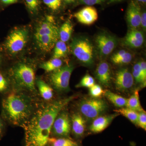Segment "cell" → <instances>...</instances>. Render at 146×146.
I'll list each match as a JSON object with an SVG mask.
<instances>
[{
	"label": "cell",
	"mask_w": 146,
	"mask_h": 146,
	"mask_svg": "<svg viewBox=\"0 0 146 146\" xmlns=\"http://www.w3.org/2000/svg\"><path fill=\"white\" fill-rule=\"evenodd\" d=\"M68 97L42 106L35 110L23 127L26 146H46L55 119L63 108L74 98Z\"/></svg>",
	"instance_id": "obj_1"
},
{
	"label": "cell",
	"mask_w": 146,
	"mask_h": 146,
	"mask_svg": "<svg viewBox=\"0 0 146 146\" xmlns=\"http://www.w3.org/2000/svg\"><path fill=\"white\" fill-rule=\"evenodd\" d=\"M35 110L33 100L25 91H12L2 100L1 117L11 124L23 126Z\"/></svg>",
	"instance_id": "obj_2"
},
{
	"label": "cell",
	"mask_w": 146,
	"mask_h": 146,
	"mask_svg": "<svg viewBox=\"0 0 146 146\" xmlns=\"http://www.w3.org/2000/svg\"><path fill=\"white\" fill-rule=\"evenodd\" d=\"M10 75L18 91L36 93L35 73L30 65L21 63L16 64L10 71Z\"/></svg>",
	"instance_id": "obj_3"
},
{
	"label": "cell",
	"mask_w": 146,
	"mask_h": 146,
	"mask_svg": "<svg viewBox=\"0 0 146 146\" xmlns=\"http://www.w3.org/2000/svg\"><path fill=\"white\" fill-rule=\"evenodd\" d=\"M70 48L73 54L82 63L87 65L94 63V47L88 38L84 36L74 38Z\"/></svg>",
	"instance_id": "obj_4"
},
{
	"label": "cell",
	"mask_w": 146,
	"mask_h": 146,
	"mask_svg": "<svg viewBox=\"0 0 146 146\" xmlns=\"http://www.w3.org/2000/svg\"><path fill=\"white\" fill-rule=\"evenodd\" d=\"M80 113L85 119L93 121L107 110V102L98 98H86L80 100L78 104Z\"/></svg>",
	"instance_id": "obj_5"
},
{
	"label": "cell",
	"mask_w": 146,
	"mask_h": 146,
	"mask_svg": "<svg viewBox=\"0 0 146 146\" xmlns=\"http://www.w3.org/2000/svg\"><path fill=\"white\" fill-rule=\"evenodd\" d=\"M72 64L62 66L50 75V82L53 87L58 92H64L69 89L70 79L74 70Z\"/></svg>",
	"instance_id": "obj_6"
},
{
	"label": "cell",
	"mask_w": 146,
	"mask_h": 146,
	"mask_svg": "<svg viewBox=\"0 0 146 146\" xmlns=\"http://www.w3.org/2000/svg\"><path fill=\"white\" fill-rule=\"evenodd\" d=\"M29 38V31L26 29H16L7 36L5 46L12 54L20 52L26 45Z\"/></svg>",
	"instance_id": "obj_7"
},
{
	"label": "cell",
	"mask_w": 146,
	"mask_h": 146,
	"mask_svg": "<svg viewBox=\"0 0 146 146\" xmlns=\"http://www.w3.org/2000/svg\"><path fill=\"white\" fill-rule=\"evenodd\" d=\"M71 130V121L66 112H60L55 119L52 130L55 136L66 137L69 136Z\"/></svg>",
	"instance_id": "obj_8"
},
{
	"label": "cell",
	"mask_w": 146,
	"mask_h": 146,
	"mask_svg": "<svg viewBox=\"0 0 146 146\" xmlns=\"http://www.w3.org/2000/svg\"><path fill=\"white\" fill-rule=\"evenodd\" d=\"M97 46L100 54L108 55L113 51L117 46V39L114 36L106 33H101L96 38Z\"/></svg>",
	"instance_id": "obj_9"
},
{
	"label": "cell",
	"mask_w": 146,
	"mask_h": 146,
	"mask_svg": "<svg viewBox=\"0 0 146 146\" xmlns=\"http://www.w3.org/2000/svg\"><path fill=\"white\" fill-rule=\"evenodd\" d=\"M134 79L132 74L127 68L120 69L115 76V84L116 89L123 91L130 89L133 84Z\"/></svg>",
	"instance_id": "obj_10"
},
{
	"label": "cell",
	"mask_w": 146,
	"mask_h": 146,
	"mask_svg": "<svg viewBox=\"0 0 146 146\" xmlns=\"http://www.w3.org/2000/svg\"><path fill=\"white\" fill-rule=\"evenodd\" d=\"M74 16L80 23L87 25L94 24L98 18L97 9L90 6L82 8L75 13Z\"/></svg>",
	"instance_id": "obj_11"
},
{
	"label": "cell",
	"mask_w": 146,
	"mask_h": 146,
	"mask_svg": "<svg viewBox=\"0 0 146 146\" xmlns=\"http://www.w3.org/2000/svg\"><path fill=\"white\" fill-rule=\"evenodd\" d=\"M140 6L136 2H131L127 12V19L129 25L133 29H136L141 26V17Z\"/></svg>",
	"instance_id": "obj_12"
},
{
	"label": "cell",
	"mask_w": 146,
	"mask_h": 146,
	"mask_svg": "<svg viewBox=\"0 0 146 146\" xmlns=\"http://www.w3.org/2000/svg\"><path fill=\"white\" fill-rule=\"evenodd\" d=\"M119 115V114L116 113L110 115H101L93 120L89 127L90 130L95 133L102 132Z\"/></svg>",
	"instance_id": "obj_13"
},
{
	"label": "cell",
	"mask_w": 146,
	"mask_h": 146,
	"mask_svg": "<svg viewBox=\"0 0 146 146\" xmlns=\"http://www.w3.org/2000/svg\"><path fill=\"white\" fill-rule=\"evenodd\" d=\"M59 36L52 35H44L35 36L37 46L42 51L49 52L54 48Z\"/></svg>",
	"instance_id": "obj_14"
},
{
	"label": "cell",
	"mask_w": 146,
	"mask_h": 146,
	"mask_svg": "<svg viewBox=\"0 0 146 146\" xmlns=\"http://www.w3.org/2000/svg\"><path fill=\"white\" fill-rule=\"evenodd\" d=\"M144 36L143 33L136 29H132L126 35L123 44L125 46L132 48L141 47L144 42Z\"/></svg>",
	"instance_id": "obj_15"
},
{
	"label": "cell",
	"mask_w": 146,
	"mask_h": 146,
	"mask_svg": "<svg viewBox=\"0 0 146 146\" xmlns=\"http://www.w3.org/2000/svg\"><path fill=\"white\" fill-rule=\"evenodd\" d=\"M96 75L100 83L104 86H109L111 78L109 64L106 62H101L97 67Z\"/></svg>",
	"instance_id": "obj_16"
},
{
	"label": "cell",
	"mask_w": 146,
	"mask_h": 146,
	"mask_svg": "<svg viewBox=\"0 0 146 146\" xmlns=\"http://www.w3.org/2000/svg\"><path fill=\"white\" fill-rule=\"evenodd\" d=\"M71 128L74 135L78 137L83 136L86 128L85 118L80 113L73 114L71 119Z\"/></svg>",
	"instance_id": "obj_17"
},
{
	"label": "cell",
	"mask_w": 146,
	"mask_h": 146,
	"mask_svg": "<svg viewBox=\"0 0 146 146\" xmlns=\"http://www.w3.org/2000/svg\"><path fill=\"white\" fill-rule=\"evenodd\" d=\"M36 84L42 98L45 100H50L54 96L52 88L41 79H38L36 80Z\"/></svg>",
	"instance_id": "obj_18"
},
{
	"label": "cell",
	"mask_w": 146,
	"mask_h": 146,
	"mask_svg": "<svg viewBox=\"0 0 146 146\" xmlns=\"http://www.w3.org/2000/svg\"><path fill=\"white\" fill-rule=\"evenodd\" d=\"M104 94L108 99L115 106L119 108L126 106L127 99L115 94L109 90L105 91Z\"/></svg>",
	"instance_id": "obj_19"
},
{
	"label": "cell",
	"mask_w": 146,
	"mask_h": 146,
	"mask_svg": "<svg viewBox=\"0 0 146 146\" xmlns=\"http://www.w3.org/2000/svg\"><path fill=\"white\" fill-rule=\"evenodd\" d=\"M126 107L138 112L145 111L141 106L139 98V91L136 90L132 96L127 99Z\"/></svg>",
	"instance_id": "obj_20"
},
{
	"label": "cell",
	"mask_w": 146,
	"mask_h": 146,
	"mask_svg": "<svg viewBox=\"0 0 146 146\" xmlns=\"http://www.w3.org/2000/svg\"><path fill=\"white\" fill-rule=\"evenodd\" d=\"M73 27L70 21H66L62 25L59 31V38L60 41L66 42L71 38L72 33Z\"/></svg>",
	"instance_id": "obj_21"
},
{
	"label": "cell",
	"mask_w": 146,
	"mask_h": 146,
	"mask_svg": "<svg viewBox=\"0 0 146 146\" xmlns=\"http://www.w3.org/2000/svg\"><path fill=\"white\" fill-rule=\"evenodd\" d=\"M115 111L119 114L123 115L131 122L137 125L139 112L127 107L121 108L120 109L115 110Z\"/></svg>",
	"instance_id": "obj_22"
},
{
	"label": "cell",
	"mask_w": 146,
	"mask_h": 146,
	"mask_svg": "<svg viewBox=\"0 0 146 146\" xmlns=\"http://www.w3.org/2000/svg\"><path fill=\"white\" fill-rule=\"evenodd\" d=\"M63 61L60 58H53L42 63L40 68L46 72H52L62 67Z\"/></svg>",
	"instance_id": "obj_23"
},
{
	"label": "cell",
	"mask_w": 146,
	"mask_h": 146,
	"mask_svg": "<svg viewBox=\"0 0 146 146\" xmlns=\"http://www.w3.org/2000/svg\"><path fill=\"white\" fill-rule=\"evenodd\" d=\"M53 58H60L64 57L68 52V48L65 42L58 41L54 47Z\"/></svg>",
	"instance_id": "obj_24"
},
{
	"label": "cell",
	"mask_w": 146,
	"mask_h": 146,
	"mask_svg": "<svg viewBox=\"0 0 146 146\" xmlns=\"http://www.w3.org/2000/svg\"><path fill=\"white\" fill-rule=\"evenodd\" d=\"M48 142L52 146H78L76 142L65 138H49Z\"/></svg>",
	"instance_id": "obj_25"
},
{
	"label": "cell",
	"mask_w": 146,
	"mask_h": 146,
	"mask_svg": "<svg viewBox=\"0 0 146 146\" xmlns=\"http://www.w3.org/2000/svg\"><path fill=\"white\" fill-rule=\"evenodd\" d=\"M132 76L133 79L137 83H142L146 84V80H145L141 72V67L139 63L135 64L133 66Z\"/></svg>",
	"instance_id": "obj_26"
},
{
	"label": "cell",
	"mask_w": 146,
	"mask_h": 146,
	"mask_svg": "<svg viewBox=\"0 0 146 146\" xmlns=\"http://www.w3.org/2000/svg\"><path fill=\"white\" fill-rule=\"evenodd\" d=\"M95 84V80L94 78L90 75L86 74L82 78L80 82L76 85V88L86 87L90 88Z\"/></svg>",
	"instance_id": "obj_27"
},
{
	"label": "cell",
	"mask_w": 146,
	"mask_h": 146,
	"mask_svg": "<svg viewBox=\"0 0 146 146\" xmlns=\"http://www.w3.org/2000/svg\"><path fill=\"white\" fill-rule=\"evenodd\" d=\"M132 59V55L130 53L126 52L117 58L111 59V61L112 63L116 65H124L130 63Z\"/></svg>",
	"instance_id": "obj_28"
},
{
	"label": "cell",
	"mask_w": 146,
	"mask_h": 146,
	"mask_svg": "<svg viewBox=\"0 0 146 146\" xmlns=\"http://www.w3.org/2000/svg\"><path fill=\"white\" fill-rule=\"evenodd\" d=\"M104 91L100 85L95 84L94 86L89 88V94L91 97L98 98L104 94Z\"/></svg>",
	"instance_id": "obj_29"
},
{
	"label": "cell",
	"mask_w": 146,
	"mask_h": 146,
	"mask_svg": "<svg viewBox=\"0 0 146 146\" xmlns=\"http://www.w3.org/2000/svg\"><path fill=\"white\" fill-rule=\"evenodd\" d=\"M9 87V84L4 75L0 72V94H6Z\"/></svg>",
	"instance_id": "obj_30"
},
{
	"label": "cell",
	"mask_w": 146,
	"mask_h": 146,
	"mask_svg": "<svg viewBox=\"0 0 146 146\" xmlns=\"http://www.w3.org/2000/svg\"><path fill=\"white\" fill-rule=\"evenodd\" d=\"M44 3L53 11H56L60 8L61 0H43Z\"/></svg>",
	"instance_id": "obj_31"
},
{
	"label": "cell",
	"mask_w": 146,
	"mask_h": 146,
	"mask_svg": "<svg viewBox=\"0 0 146 146\" xmlns=\"http://www.w3.org/2000/svg\"><path fill=\"white\" fill-rule=\"evenodd\" d=\"M27 6L30 11L35 12L38 10L39 5V0H25Z\"/></svg>",
	"instance_id": "obj_32"
},
{
	"label": "cell",
	"mask_w": 146,
	"mask_h": 146,
	"mask_svg": "<svg viewBox=\"0 0 146 146\" xmlns=\"http://www.w3.org/2000/svg\"><path fill=\"white\" fill-rule=\"evenodd\" d=\"M137 125L146 130V113L145 111L139 112Z\"/></svg>",
	"instance_id": "obj_33"
},
{
	"label": "cell",
	"mask_w": 146,
	"mask_h": 146,
	"mask_svg": "<svg viewBox=\"0 0 146 146\" xmlns=\"http://www.w3.org/2000/svg\"><path fill=\"white\" fill-rule=\"evenodd\" d=\"M80 2L83 4L89 6L95 5L96 4L102 3L105 0H79Z\"/></svg>",
	"instance_id": "obj_34"
},
{
	"label": "cell",
	"mask_w": 146,
	"mask_h": 146,
	"mask_svg": "<svg viewBox=\"0 0 146 146\" xmlns=\"http://www.w3.org/2000/svg\"><path fill=\"white\" fill-rule=\"evenodd\" d=\"M141 72L145 80H146V63L145 61H142L139 62Z\"/></svg>",
	"instance_id": "obj_35"
},
{
	"label": "cell",
	"mask_w": 146,
	"mask_h": 146,
	"mask_svg": "<svg viewBox=\"0 0 146 146\" xmlns=\"http://www.w3.org/2000/svg\"><path fill=\"white\" fill-rule=\"evenodd\" d=\"M141 25L142 28L145 31L146 29V13L145 11L141 14Z\"/></svg>",
	"instance_id": "obj_36"
},
{
	"label": "cell",
	"mask_w": 146,
	"mask_h": 146,
	"mask_svg": "<svg viewBox=\"0 0 146 146\" xmlns=\"http://www.w3.org/2000/svg\"><path fill=\"white\" fill-rule=\"evenodd\" d=\"M1 117H0V140L4 132L5 128V123Z\"/></svg>",
	"instance_id": "obj_37"
},
{
	"label": "cell",
	"mask_w": 146,
	"mask_h": 146,
	"mask_svg": "<svg viewBox=\"0 0 146 146\" xmlns=\"http://www.w3.org/2000/svg\"><path fill=\"white\" fill-rule=\"evenodd\" d=\"M3 3L5 4H11L17 2L18 0H1Z\"/></svg>",
	"instance_id": "obj_38"
},
{
	"label": "cell",
	"mask_w": 146,
	"mask_h": 146,
	"mask_svg": "<svg viewBox=\"0 0 146 146\" xmlns=\"http://www.w3.org/2000/svg\"><path fill=\"white\" fill-rule=\"evenodd\" d=\"M123 0H109L110 3L116 2H119Z\"/></svg>",
	"instance_id": "obj_39"
},
{
	"label": "cell",
	"mask_w": 146,
	"mask_h": 146,
	"mask_svg": "<svg viewBox=\"0 0 146 146\" xmlns=\"http://www.w3.org/2000/svg\"><path fill=\"white\" fill-rule=\"evenodd\" d=\"M136 1L143 3H145L146 2V0H136Z\"/></svg>",
	"instance_id": "obj_40"
},
{
	"label": "cell",
	"mask_w": 146,
	"mask_h": 146,
	"mask_svg": "<svg viewBox=\"0 0 146 146\" xmlns=\"http://www.w3.org/2000/svg\"><path fill=\"white\" fill-rule=\"evenodd\" d=\"M63 1L67 3L70 2V0H63Z\"/></svg>",
	"instance_id": "obj_41"
},
{
	"label": "cell",
	"mask_w": 146,
	"mask_h": 146,
	"mask_svg": "<svg viewBox=\"0 0 146 146\" xmlns=\"http://www.w3.org/2000/svg\"><path fill=\"white\" fill-rule=\"evenodd\" d=\"M75 1V0H70V2H71L74 1Z\"/></svg>",
	"instance_id": "obj_42"
},
{
	"label": "cell",
	"mask_w": 146,
	"mask_h": 146,
	"mask_svg": "<svg viewBox=\"0 0 146 146\" xmlns=\"http://www.w3.org/2000/svg\"><path fill=\"white\" fill-rule=\"evenodd\" d=\"M0 62H1V58H0Z\"/></svg>",
	"instance_id": "obj_43"
}]
</instances>
